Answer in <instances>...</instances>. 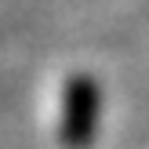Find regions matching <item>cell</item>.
Instances as JSON below:
<instances>
[{"label": "cell", "mask_w": 149, "mask_h": 149, "mask_svg": "<svg viewBox=\"0 0 149 149\" xmlns=\"http://www.w3.org/2000/svg\"><path fill=\"white\" fill-rule=\"evenodd\" d=\"M91 109H95V87L87 84V80H77V84L69 87V113H65L69 127L73 131H87Z\"/></svg>", "instance_id": "1"}]
</instances>
